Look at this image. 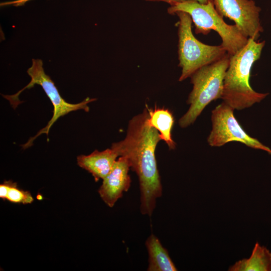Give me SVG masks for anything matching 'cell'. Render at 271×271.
I'll list each match as a JSON object with an SVG mask.
<instances>
[{
	"label": "cell",
	"instance_id": "1",
	"mask_svg": "<svg viewBox=\"0 0 271 271\" xmlns=\"http://www.w3.org/2000/svg\"><path fill=\"white\" fill-rule=\"evenodd\" d=\"M149 107L129 121L125 138L111 145L119 156L128 160L138 177L141 193V212L151 217L157 199L162 195V185L157 167L156 149L162 140L158 130L149 121Z\"/></svg>",
	"mask_w": 271,
	"mask_h": 271
},
{
	"label": "cell",
	"instance_id": "2",
	"mask_svg": "<svg viewBox=\"0 0 271 271\" xmlns=\"http://www.w3.org/2000/svg\"><path fill=\"white\" fill-rule=\"evenodd\" d=\"M265 43L264 41L257 42L249 38L243 47L230 56L221 99L234 109L250 107L268 95V93L256 92L249 84L251 69L260 58Z\"/></svg>",
	"mask_w": 271,
	"mask_h": 271
},
{
	"label": "cell",
	"instance_id": "3",
	"mask_svg": "<svg viewBox=\"0 0 271 271\" xmlns=\"http://www.w3.org/2000/svg\"><path fill=\"white\" fill-rule=\"evenodd\" d=\"M178 12L188 13L195 26L197 34L207 35L211 30L217 33L222 40L221 45L230 56L234 54L247 42L235 25L226 24L216 11L212 1L200 3L196 0H185L170 5L167 12L170 15Z\"/></svg>",
	"mask_w": 271,
	"mask_h": 271
},
{
	"label": "cell",
	"instance_id": "4",
	"mask_svg": "<svg viewBox=\"0 0 271 271\" xmlns=\"http://www.w3.org/2000/svg\"><path fill=\"white\" fill-rule=\"evenodd\" d=\"M229 59L230 55L227 53L219 60L200 68L190 77L193 89L187 103L190 106L179 120L181 127L185 128L193 124L208 104L221 98Z\"/></svg>",
	"mask_w": 271,
	"mask_h": 271
},
{
	"label": "cell",
	"instance_id": "5",
	"mask_svg": "<svg viewBox=\"0 0 271 271\" xmlns=\"http://www.w3.org/2000/svg\"><path fill=\"white\" fill-rule=\"evenodd\" d=\"M175 14L179 18L178 53L179 66L182 69L179 81H182L200 68L221 58L227 52L221 45H209L198 40L192 33L193 22L188 13L178 12Z\"/></svg>",
	"mask_w": 271,
	"mask_h": 271
},
{
	"label": "cell",
	"instance_id": "6",
	"mask_svg": "<svg viewBox=\"0 0 271 271\" xmlns=\"http://www.w3.org/2000/svg\"><path fill=\"white\" fill-rule=\"evenodd\" d=\"M27 73L31 77L30 82L22 90L12 95H3L10 102L14 108H16L21 103L19 99L21 93L26 89H30L35 85H40L50 100L53 106V114L52 118L45 127L38 131L37 134L31 138L28 141L22 145L23 149L31 147L34 140L41 134L45 133L47 136L52 125L58 118L68 113L83 109L85 111L89 110L88 104L96 100L95 98H86L78 103H70L66 101L60 95L58 90L51 78L47 75L43 67V61L41 59H32V66L28 69Z\"/></svg>",
	"mask_w": 271,
	"mask_h": 271
},
{
	"label": "cell",
	"instance_id": "7",
	"mask_svg": "<svg viewBox=\"0 0 271 271\" xmlns=\"http://www.w3.org/2000/svg\"><path fill=\"white\" fill-rule=\"evenodd\" d=\"M234 110L223 101L212 111V128L207 138L208 144L212 147H221L230 142H238L271 155L269 148L249 136L243 129L234 117Z\"/></svg>",
	"mask_w": 271,
	"mask_h": 271
},
{
	"label": "cell",
	"instance_id": "8",
	"mask_svg": "<svg viewBox=\"0 0 271 271\" xmlns=\"http://www.w3.org/2000/svg\"><path fill=\"white\" fill-rule=\"evenodd\" d=\"M215 9L223 17L234 22L242 34L257 40L263 32L259 14L261 11L253 0H212Z\"/></svg>",
	"mask_w": 271,
	"mask_h": 271
},
{
	"label": "cell",
	"instance_id": "9",
	"mask_svg": "<svg viewBox=\"0 0 271 271\" xmlns=\"http://www.w3.org/2000/svg\"><path fill=\"white\" fill-rule=\"evenodd\" d=\"M130 168L128 159L124 156H120L108 174L102 179L98 192L108 207H112L123 193L128 190L131 182L128 174Z\"/></svg>",
	"mask_w": 271,
	"mask_h": 271
},
{
	"label": "cell",
	"instance_id": "10",
	"mask_svg": "<svg viewBox=\"0 0 271 271\" xmlns=\"http://www.w3.org/2000/svg\"><path fill=\"white\" fill-rule=\"evenodd\" d=\"M118 156L117 151L111 147L102 151L95 150L88 155L79 156L77 161L78 165L90 173L97 182L108 174Z\"/></svg>",
	"mask_w": 271,
	"mask_h": 271
},
{
	"label": "cell",
	"instance_id": "11",
	"mask_svg": "<svg viewBox=\"0 0 271 271\" xmlns=\"http://www.w3.org/2000/svg\"><path fill=\"white\" fill-rule=\"evenodd\" d=\"M145 245L149 255L148 271L177 270L168 250L156 235L151 234L147 239Z\"/></svg>",
	"mask_w": 271,
	"mask_h": 271
},
{
	"label": "cell",
	"instance_id": "12",
	"mask_svg": "<svg viewBox=\"0 0 271 271\" xmlns=\"http://www.w3.org/2000/svg\"><path fill=\"white\" fill-rule=\"evenodd\" d=\"M150 124L155 128L160 133L162 140L167 144L169 149L176 148V143L172 137V130L174 118L171 111L164 108L154 109L149 108Z\"/></svg>",
	"mask_w": 271,
	"mask_h": 271
},
{
	"label": "cell",
	"instance_id": "13",
	"mask_svg": "<svg viewBox=\"0 0 271 271\" xmlns=\"http://www.w3.org/2000/svg\"><path fill=\"white\" fill-rule=\"evenodd\" d=\"M231 271H270L271 252L256 242L248 259L236 262L228 269Z\"/></svg>",
	"mask_w": 271,
	"mask_h": 271
},
{
	"label": "cell",
	"instance_id": "14",
	"mask_svg": "<svg viewBox=\"0 0 271 271\" xmlns=\"http://www.w3.org/2000/svg\"><path fill=\"white\" fill-rule=\"evenodd\" d=\"M6 200L12 203L23 204H31L34 201L30 192L19 188L17 184L11 180Z\"/></svg>",
	"mask_w": 271,
	"mask_h": 271
},
{
	"label": "cell",
	"instance_id": "15",
	"mask_svg": "<svg viewBox=\"0 0 271 271\" xmlns=\"http://www.w3.org/2000/svg\"><path fill=\"white\" fill-rule=\"evenodd\" d=\"M10 181H5L0 185V198L3 200H6L10 184Z\"/></svg>",
	"mask_w": 271,
	"mask_h": 271
},
{
	"label": "cell",
	"instance_id": "16",
	"mask_svg": "<svg viewBox=\"0 0 271 271\" xmlns=\"http://www.w3.org/2000/svg\"><path fill=\"white\" fill-rule=\"evenodd\" d=\"M149 2H163L168 4L170 5L174 4L175 2L174 0H145Z\"/></svg>",
	"mask_w": 271,
	"mask_h": 271
},
{
	"label": "cell",
	"instance_id": "17",
	"mask_svg": "<svg viewBox=\"0 0 271 271\" xmlns=\"http://www.w3.org/2000/svg\"><path fill=\"white\" fill-rule=\"evenodd\" d=\"M174 1H175V2H179L184 1L185 0H174ZM196 1H197L199 3H202V4H206V3H207L209 1H212V0H196Z\"/></svg>",
	"mask_w": 271,
	"mask_h": 271
},
{
	"label": "cell",
	"instance_id": "18",
	"mask_svg": "<svg viewBox=\"0 0 271 271\" xmlns=\"http://www.w3.org/2000/svg\"><path fill=\"white\" fill-rule=\"evenodd\" d=\"M37 198L39 200H42L43 199V197L41 195H38L37 196Z\"/></svg>",
	"mask_w": 271,
	"mask_h": 271
}]
</instances>
